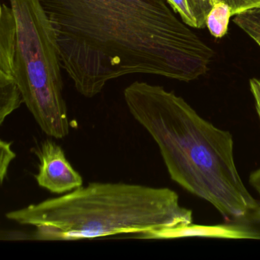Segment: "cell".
<instances>
[{"label": "cell", "instance_id": "obj_1", "mask_svg": "<svg viewBox=\"0 0 260 260\" xmlns=\"http://www.w3.org/2000/svg\"><path fill=\"white\" fill-rule=\"evenodd\" d=\"M62 69L86 98L124 76L190 82L206 74L214 51L166 0H40Z\"/></svg>", "mask_w": 260, "mask_h": 260}, {"label": "cell", "instance_id": "obj_2", "mask_svg": "<svg viewBox=\"0 0 260 260\" xmlns=\"http://www.w3.org/2000/svg\"><path fill=\"white\" fill-rule=\"evenodd\" d=\"M124 98L131 115L157 144L175 182L228 218H244L256 209L259 204L237 170L229 132L162 86L135 81Z\"/></svg>", "mask_w": 260, "mask_h": 260}, {"label": "cell", "instance_id": "obj_3", "mask_svg": "<svg viewBox=\"0 0 260 260\" xmlns=\"http://www.w3.org/2000/svg\"><path fill=\"white\" fill-rule=\"evenodd\" d=\"M8 220L32 226L21 240L64 241L133 236L182 237L193 225L191 210L168 188L138 184L91 182L60 197L6 214Z\"/></svg>", "mask_w": 260, "mask_h": 260}, {"label": "cell", "instance_id": "obj_4", "mask_svg": "<svg viewBox=\"0 0 260 260\" xmlns=\"http://www.w3.org/2000/svg\"><path fill=\"white\" fill-rule=\"evenodd\" d=\"M16 26V70L23 102L41 130L53 138L69 135L58 48L40 0H10Z\"/></svg>", "mask_w": 260, "mask_h": 260}, {"label": "cell", "instance_id": "obj_5", "mask_svg": "<svg viewBox=\"0 0 260 260\" xmlns=\"http://www.w3.org/2000/svg\"><path fill=\"white\" fill-rule=\"evenodd\" d=\"M24 103L17 80L16 26L13 10L0 9V124Z\"/></svg>", "mask_w": 260, "mask_h": 260}, {"label": "cell", "instance_id": "obj_6", "mask_svg": "<svg viewBox=\"0 0 260 260\" xmlns=\"http://www.w3.org/2000/svg\"><path fill=\"white\" fill-rule=\"evenodd\" d=\"M36 153L39 159L36 176L39 186L56 194H66L83 186V178L70 164L61 147L52 140L42 142Z\"/></svg>", "mask_w": 260, "mask_h": 260}, {"label": "cell", "instance_id": "obj_7", "mask_svg": "<svg viewBox=\"0 0 260 260\" xmlns=\"http://www.w3.org/2000/svg\"><path fill=\"white\" fill-rule=\"evenodd\" d=\"M231 16V9L228 4L222 0L214 3L206 19V26L214 37L220 39L228 33Z\"/></svg>", "mask_w": 260, "mask_h": 260}, {"label": "cell", "instance_id": "obj_8", "mask_svg": "<svg viewBox=\"0 0 260 260\" xmlns=\"http://www.w3.org/2000/svg\"><path fill=\"white\" fill-rule=\"evenodd\" d=\"M187 2L196 19L197 28H205L207 16L213 7V0H187Z\"/></svg>", "mask_w": 260, "mask_h": 260}, {"label": "cell", "instance_id": "obj_9", "mask_svg": "<svg viewBox=\"0 0 260 260\" xmlns=\"http://www.w3.org/2000/svg\"><path fill=\"white\" fill-rule=\"evenodd\" d=\"M12 143L1 140L0 141V180L4 183L8 174L9 167L16 154L12 150Z\"/></svg>", "mask_w": 260, "mask_h": 260}, {"label": "cell", "instance_id": "obj_10", "mask_svg": "<svg viewBox=\"0 0 260 260\" xmlns=\"http://www.w3.org/2000/svg\"><path fill=\"white\" fill-rule=\"evenodd\" d=\"M175 13L180 16L182 20L188 26L197 28L196 19L191 14L187 0H166Z\"/></svg>", "mask_w": 260, "mask_h": 260}, {"label": "cell", "instance_id": "obj_11", "mask_svg": "<svg viewBox=\"0 0 260 260\" xmlns=\"http://www.w3.org/2000/svg\"><path fill=\"white\" fill-rule=\"evenodd\" d=\"M244 31L260 48V8L251 13L245 23Z\"/></svg>", "mask_w": 260, "mask_h": 260}, {"label": "cell", "instance_id": "obj_12", "mask_svg": "<svg viewBox=\"0 0 260 260\" xmlns=\"http://www.w3.org/2000/svg\"><path fill=\"white\" fill-rule=\"evenodd\" d=\"M215 1H220V0H213V4ZM222 1L226 3L231 7L232 16H237L252 9L260 8V0H222Z\"/></svg>", "mask_w": 260, "mask_h": 260}, {"label": "cell", "instance_id": "obj_13", "mask_svg": "<svg viewBox=\"0 0 260 260\" xmlns=\"http://www.w3.org/2000/svg\"><path fill=\"white\" fill-rule=\"evenodd\" d=\"M249 182L251 186L258 193V196L260 198V168L257 169L256 170L251 173L250 176H249ZM249 216L255 222H258V223H260V204L257 207L256 209Z\"/></svg>", "mask_w": 260, "mask_h": 260}, {"label": "cell", "instance_id": "obj_14", "mask_svg": "<svg viewBox=\"0 0 260 260\" xmlns=\"http://www.w3.org/2000/svg\"><path fill=\"white\" fill-rule=\"evenodd\" d=\"M249 86H250L251 92L253 95L255 100V109L257 114L260 119V80L256 78H252L249 80Z\"/></svg>", "mask_w": 260, "mask_h": 260}]
</instances>
